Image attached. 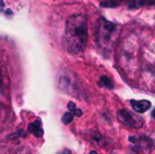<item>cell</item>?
I'll use <instances>...</instances> for the list:
<instances>
[{"instance_id": "cell-1", "label": "cell", "mask_w": 155, "mask_h": 154, "mask_svg": "<svg viewBox=\"0 0 155 154\" xmlns=\"http://www.w3.org/2000/svg\"><path fill=\"white\" fill-rule=\"evenodd\" d=\"M87 30L84 15H74L67 19L63 37V45L67 53L75 54L84 50L87 42Z\"/></svg>"}, {"instance_id": "cell-2", "label": "cell", "mask_w": 155, "mask_h": 154, "mask_svg": "<svg viewBox=\"0 0 155 154\" xmlns=\"http://www.w3.org/2000/svg\"><path fill=\"white\" fill-rule=\"evenodd\" d=\"M117 26L112 22L101 18L98 22L97 43L104 50H110L116 39Z\"/></svg>"}, {"instance_id": "cell-3", "label": "cell", "mask_w": 155, "mask_h": 154, "mask_svg": "<svg viewBox=\"0 0 155 154\" xmlns=\"http://www.w3.org/2000/svg\"><path fill=\"white\" fill-rule=\"evenodd\" d=\"M117 119L124 125L134 129L142 128L144 123V121L142 117L126 110H119L117 112Z\"/></svg>"}, {"instance_id": "cell-4", "label": "cell", "mask_w": 155, "mask_h": 154, "mask_svg": "<svg viewBox=\"0 0 155 154\" xmlns=\"http://www.w3.org/2000/svg\"><path fill=\"white\" fill-rule=\"evenodd\" d=\"M131 104L133 109L139 113H145L147 110H149V108L151 107V103L147 100H132L131 101Z\"/></svg>"}, {"instance_id": "cell-5", "label": "cell", "mask_w": 155, "mask_h": 154, "mask_svg": "<svg viewBox=\"0 0 155 154\" xmlns=\"http://www.w3.org/2000/svg\"><path fill=\"white\" fill-rule=\"evenodd\" d=\"M29 133H32L35 137L40 138L44 134V131L41 129V123L39 121H35L28 125Z\"/></svg>"}, {"instance_id": "cell-6", "label": "cell", "mask_w": 155, "mask_h": 154, "mask_svg": "<svg viewBox=\"0 0 155 154\" xmlns=\"http://www.w3.org/2000/svg\"><path fill=\"white\" fill-rule=\"evenodd\" d=\"M154 3L155 0H129L128 5L130 8H138L146 5H153Z\"/></svg>"}, {"instance_id": "cell-7", "label": "cell", "mask_w": 155, "mask_h": 154, "mask_svg": "<svg viewBox=\"0 0 155 154\" xmlns=\"http://www.w3.org/2000/svg\"><path fill=\"white\" fill-rule=\"evenodd\" d=\"M98 84H99V86H101V87H105V88H107V89H113V87H114V84H113L112 80H111L110 78L106 77V76H103V77L100 79Z\"/></svg>"}, {"instance_id": "cell-8", "label": "cell", "mask_w": 155, "mask_h": 154, "mask_svg": "<svg viewBox=\"0 0 155 154\" xmlns=\"http://www.w3.org/2000/svg\"><path fill=\"white\" fill-rule=\"evenodd\" d=\"M123 0H104L101 2V6L104 7H116L118 6Z\"/></svg>"}, {"instance_id": "cell-9", "label": "cell", "mask_w": 155, "mask_h": 154, "mask_svg": "<svg viewBox=\"0 0 155 154\" xmlns=\"http://www.w3.org/2000/svg\"><path fill=\"white\" fill-rule=\"evenodd\" d=\"M74 119V114H72L71 113H65L62 118V121L64 124H69L70 123L73 122Z\"/></svg>"}, {"instance_id": "cell-10", "label": "cell", "mask_w": 155, "mask_h": 154, "mask_svg": "<svg viewBox=\"0 0 155 154\" xmlns=\"http://www.w3.org/2000/svg\"><path fill=\"white\" fill-rule=\"evenodd\" d=\"M68 109L70 110V111H74L76 108H75V104L74 103H72V102H70L69 103H68Z\"/></svg>"}, {"instance_id": "cell-11", "label": "cell", "mask_w": 155, "mask_h": 154, "mask_svg": "<svg viewBox=\"0 0 155 154\" xmlns=\"http://www.w3.org/2000/svg\"><path fill=\"white\" fill-rule=\"evenodd\" d=\"M82 111L80 110V109H75L74 111V114L75 115V116H77V117H79V116H81L82 115Z\"/></svg>"}, {"instance_id": "cell-12", "label": "cell", "mask_w": 155, "mask_h": 154, "mask_svg": "<svg viewBox=\"0 0 155 154\" xmlns=\"http://www.w3.org/2000/svg\"><path fill=\"white\" fill-rule=\"evenodd\" d=\"M57 154H73L69 150H67V149H65V150H64L63 152H58Z\"/></svg>"}, {"instance_id": "cell-13", "label": "cell", "mask_w": 155, "mask_h": 154, "mask_svg": "<svg viewBox=\"0 0 155 154\" xmlns=\"http://www.w3.org/2000/svg\"><path fill=\"white\" fill-rule=\"evenodd\" d=\"M152 115H153V117H154V118H155V109H154V110H153V112Z\"/></svg>"}, {"instance_id": "cell-14", "label": "cell", "mask_w": 155, "mask_h": 154, "mask_svg": "<svg viewBox=\"0 0 155 154\" xmlns=\"http://www.w3.org/2000/svg\"><path fill=\"white\" fill-rule=\"evenodd\" d=\"M90 154H97V152H94V151H93V152H90Z\"/></svg>"}]
</instances>
